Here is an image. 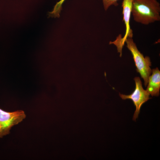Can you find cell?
<instances>
[{
  "label": "cell",
  "instance_id": "cell-8",
  "mask_svg": "<svg viewBox=\"0 0 160 160\" xmlns=\"http://www.w3.org/2000/svg\"><path fill=\"white\" fill-rule=\"evenodd\" d=\"M103 7L105 10L106 11L112 5L117 6L118 5L117 1L119 0H102Z\"/></svg>",
  "mask_w": 160,
  "mask_h": 160
},
{
  "label": "cell",
  "instance_id": "cell-5",
  "mask_svg": "<svg viewBox=\"0 0 160 160\" xmlns=\"http://www.w3.org/2000/svg\"><path fill=\"white\" fill-rule=\"evenodd\" d=\"M25 117L23 111L8 112L0 108V138L9 134L11 128L21 122Z\"/></svg>",
  "mask_w": 160,
  "mask_h": 160
},
{
  "label": "cell",
  "instance_id": "cell-3",
  "mask_svg": "<svg viewBox=\"0 0 160 160\" xmlns=\"http://www.w3.org/2000/svg\"><path fill=\"white\" fill-rule=\"evenodd\" d=\"M134 79L135 82V87L134 91L129 95H125L119 93V95L123 100L129 99L133 101L136 107L133 120L135 121L138 117L142 105L151 98L149 97L150 95L147 91L143 89L140 78L137 77L135 78Z\"/></svg>",
  "mask_w": 160,
  "mask_h": 160
},
{
  "label": "cell",
  "instance_id": "cell-1",
  "mask_svg": "<svg viewBox=\"0 0 160 160\" xmlns=\"http://www.w3.org/2000/svg\"><path fill=\"white\" fill-rule=\"evenodd\" d=\"M131 14L134 20L144 25L160 20V4L157 0H132Z\"/></svg>",
  "mask_w": 160,
  "mask_h": 160
},
{
  "label": "cell",
  "instance_id": "cell-7",
  "mask_svg": "<svg viewBox=\"0 0 160 160\" xmlns=\"http://www.w3.org/2000/svg\"><path fill=\"white\" fill-rule=\"evenodd\" d=\"M65 0H60L57 2L54 7L53 10L48 13V17H59L62 9V6Z\"/></svg>",
  "mask_w": 160,
  "mask_h": 160
},
{
  "label": "cell",
  "instance_id": "cell-6",
  "mask_svg": "<svg viewBox=\"0 0 160 160\" xmlns=\"http://www.w3.org/2000/svg\"><path fill=\"white\" fill-rule=\"evenodd\" d=\"M152 74L148 78L146 90L152 96H158L160 88V71L158 68L153 69Z\"/></svg>",
  "mask_w": 160,
  "mask_h": 160
},
{
  "label": "cell",
  "instance_id": "cell-4",
  "mask_svg": "<svg viewBox=\"0 0 160 160\" xmlns=\"http://www.w3.org/2000/svg\"><path fill=\"white\" fill-rule=\"evenodd\" d=\"M132 2V0H123L122 3L123 20L126 27L125 33L123 37L119 35L114 41L109 42V44H113L116 46L118 52L120 53V57L121 56L122 49L126 40L128 37L132 38L133 36L132 30L130 26Z\"/></svg>",
  "mask_w": 160,
  "mask_h": 160
},
{
  "label": "cell",
  "instance_id": "cell-2",
  "mask_svg": "<svg viewBox=\"0 0 160 160\" xmlns=\"http://www.w3.org/2000/svg\"><path fill=\"white\" fill-rule=\"evenodd\" d=\"M125 43L132 55L137 71L140 73L141 77L143 79L144 85L146 87L148 84L149 77L152 72L150 68L151 62L150 58L147 56L145 57L138 50L132 38H127Z\"/></svg>",
  "mask_w": 160,
  "mask_h": 160
}]
</instances>
